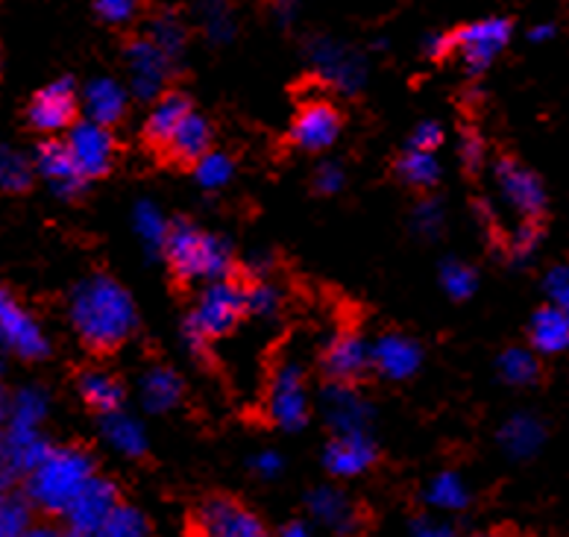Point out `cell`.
<instances>
[{"label":"cell","instance_id":"6da1fadb","mask_svg":"<svg viewBox=\"0 0 569 537\" xmlns=\"http://www.w3.org/2000/svg\"><path fill=\"white\" fill-rule=\"evenodd\" d=\"M73 332L80 335L82 344L94 350H112L136 332L139 311L136 302L112 277H89L71 291L68 302Z\"/></svg>","mask_w":569,"mask_h":537},{"label":"cell","instance_id":"7a4b0ae2","mask_svg":"<svg viewBox=\"0 0 569 537\" xmlns=\"http://www.w3.org/2000/svg\"><path fill=\"white\" fill-rule=\"evenodd\" d=\"M94 458L80 447H50L24 476L27 503L50 517H66L68 505L94 476Z\"/></svg>","mask_w":569,"mask_h":537},{"label":"cell","instance_id":"3957f363","mask_svg":"<svg viewBox=\"0 0 569 537\" xmlns=\"http://www.w3.org/2000/svg\"><path fill=\"white\" fill-rule=\"evenodd\" d=\"M44 417H48V394L41 388H21L7 406V431L0 440V467L16 479L27 476L48 456L53 447L44 438Z\"/></svg>","mask_w":569,"mask_h":537},{"label":"cell","instance_id":"277c9868","mask_svg":"<svg viewBox=\"0 0 569 537\" xmlns=\"http://www.w3.org/2000/svg\"><path fill=\"white\" fill-rule=\"evenodd\" d=\"M162 256L171 261L173 274L188 282L227 279L229 268H232V247L223 238L194 227L191 220L171 223V236H168Z\"/></svg>","mask_w":569,"mask_h":537},{"label":"cell","instance_id":"5b68a950","mask_svg":"<svg viewBox=\"0 0 569 537\" xmlns=\"http://www.w3.org/2000/svg\"><path fill=\"white\" fill-rule=\"evenodd\" d=\"M247 315V288L229 282V279H214L206 282V288L197 297L194 309L186 320V344L191 352H203L206 344L236 329V324Z\"/></svg>","mask_w":569,"mask_h":537},{"label":"cell","instance_id":"8992f818","mask_svg":"<svg viewBox=\"0 0 569 537\" xmlns=\"http://www.w3.org/2000/svg\"><path fill=\"white\" fill-rule=\"evenodd\" d=\"M268 415L284 431H297L309 424V388L297 361H282L270 376Z\"/></svg>","mask_w":569,"mask_h":537},{"label":"cell","instance_id":"52a82bcc","mask_svg":"<svg viewBox=\"0 0 569 537\" xmlns=\"http://www.w3.org/2000/svg\"><path fill=\"white\" fill-rule=\"evenodd\" d=\"M306 57L311 68L323 77L329 86H335L343 95H356L367 80L365 59L356 50L347 48L343 41H335L329 36H318L306 44Z\"/></svg>","mask_w":569,"mask_h":537},{"label":"cell","instance_id":"ba28073f","mask_svg":"<svg viewBox=\"0 0 569 537\" xmlns=\"http://www.w3.org/2000/svg\"><path fill=\"white\" fill-rule=\"evenodd\" d=\"M0 344L24 361H39L50 350L39 320L16 300V294L7 286H0Z\"/></svg>","mask_w":569,"mask_h":537},{"label":"cell","instance_id":"9c48e42d","mask_svg":"<svg viewBox=\"0 0 569 537\" xmlns=\"http://www.w3.org/2000/svg\"><path fill=\"white\" fill-rule=\"evenodd\" d=\"M123 62H127V71H130L132 98L144 100V103H153V100L162 98L168 77H171L173 59L150 36L130 41L127 50H123Z\"/></svg>","mask_w":569,"mask_h":537},{"label":"cell","instance_id":"30bf717a","mask_svg":"<svg viewBox=\"0 0 569 537\" xmlns=\"http://www.w3.org/2000/svg\"><path fill=\"white\" fill-rule=\"evenodd\" d=\"M513 27L508 18H481L472 24L461 27L452 36V50H458L463 68L470 73H481L490 62L508 48Z\"/></svg>","mask_w":569,"mask_h":537},{"label":"cell","instance_id":"8fae6325","mask_svg":"<svg viewBox=\"0 0 569 537\" xmlns=\"http://www.w3.org/2000/svg\"><path fill=\"white\" fill-rule=\"evenodd\" d=\"M77 103H80V95H77V86L73 80L62 77V80L48 82L44 89H39L27 107V118H30V127L44 136H57L62 130H71L73 115H77Z\"/></svg>","mask_w":569,"mask_h":537},{"label":"cell","instance_id":"7c38bea8","mask_svg":"<svg viewBox=\"0 0 569 537\" xmlns=\"http://www.w3.org/2000/svg\"><path fill=\"white\" fill-rule=\"evenodd\" d=\"M66 145L86 179L103 177V173H109V168H112L114 139L112 132H109V127H103V123L91 121V118L71 123V130H68L66 136Z\"/></svg>","mask_w":569,"mask_h":537},{"label":"cell","instance_id":"4fadbf2b","mask_svg":"<svg viewBox=\"0 0 569 537\" xmlns=\"http://www.w3.org/2000/svg\"><path fill=\"white\" fill-rule=\"evenodd\" d=\"M197 535L200 537H270L264 523L236 499L214 497L203 503L197 514Z\"/></svg>","mask_w":569,"mask_h":537},{"label":"cell","instance_id":"5bb4252c","mask_svg":"<svg viewBox=\"0 0 569 537\" xmlns=\"http://www.w3.org/2000/svg\"><path fill=\"white\" fill-rule=\"evenodd\" d=\"M493 179H497V188L505 203L526 220L537 218L546 209L543 182H540L535 171H529L517 159H508V156L499 159L497 168H493Z\"/></svg>","mask_w":569,"mask_h":537},{"label":"cell","instance_id":"9a60e30c","mask_svg":"<svg viewBox=\"0 0 569 537\" xmlns=\"http://www.w3.org/2000/svg\"><path fill=\"white\" fill-rule=\"evenodd\" d=\"M121 505L118 497V488H114L112 479H103V476H91L89 485L73 497V503L68 505L66 523L71 531H82V535H98L100 526L112 517V511Z\"/></svg>","mask_w":569,"mask_h":537},{"label":"cell","instance_id":"2e32d148","mask_svg":"<svg viewBox=\"0 0 569 537\" xmlns=\"http://www.w3.org/2000/svg\"><path fill=\"white\" fill-rule=\"evenodd\" d=\"M320 415L335 435L370 431L373 406L352 388V382H332L320 394Z\"/></svg>","mask_w":569,"mask_h":537},{"label":"cell","instance_id":"e0dca14e","mask_svg":"<svg viewBox=\"0 0 569 537\" xmlns=\"http://www.w3.org/2000/svg\"><path fill=\"white\" fill-rule=\"evenodd\" d=\"M338 136H341V115L323 100L302 107L293 118L291 141L306 153H323L338 141Z\"/></svg>","mask_w":569,"mask_h":537},{"label":"cell","instance_id":"ac0fdd59","mask_svg":"<svg viewBox=\"0 0 569 537\" xmlns=\"http://www.w3.org/2000/svg\"><path fill=\"white\" fill-rule=\"evenodd\" d=\"M36 171L39 177L53 188V195L59 197H77L82 195V188L89 179L82 177L77 162H73L71 150H68L66 141L48 139L41 141L39 150H36Z\"/></svg>","mask_w":569,"mask_h":537},{"label":"cell","instance_id":"d6986e66","mask_svg":"<svg viewBox=\"0 0 569 537\" xmlns=\"http://www.w3.org/2000/svg\"><path fill=\"white\" fill-rule=\"evenodd\" d=\"M326 470L335 479H356L376 465V444L370 431H350V435H335L323 453Z\"/></svg>","mask_w":569,"mask_h":537},{"label":"cell","instance_id":"ffe728a7","mask_svg":"<svg viewBox=\"0 0 569 537\" xmlns=\"http://www.w3.org/2000/svg\"><path fill=\"white\" fill-rule=\"evenodd\" d=\"M420 365H423V350L406 335H382L379 341L370 344V367L385 379L393 382L411 379Z\"/></svg>","mask_w":569,"mask_h":537},{"label":"cell","instance_id":"44dd1931","mask_svg":"<svg viewBox=\"0 0 569 537\" xmlns=\"http://www.w3.org/2000/svg\"><path fill=\"white\" fill-rule=\"evenodd\" d=\"M306 508H309L311 520L320 523L323 529L335 531V535H352L361 526L358 505L343 490L332 488V485L311 490L309 497H306Z\"/></svg>","mask_w":569,"mask_h":537},{"label":"cell","instance_id":"7402d4cb","mask_svg":"<svg viewBox=\"0 0 569 537\" xmlns=\"http://www.w3.org/2000/svg\"><path fill=\"white\" fill-rule=\"evenodd\" d=\"M323 370L335 382H356L358 376L370 370V344L361 335H338L323 350Z\"/></svg>","mask_w":569,"mask_h":537},{"label":"cell","instance_id":"603a6c76","mask_svg":"<svg viewBox=\"0 0 569 537\" xmlns=\"http://www.w3.org/2000/svg\"><path fill=\"white\" fill-rule=\"evenodd\" d=\"M82 109H86V118H91V121L112 127L127 112V89L112 77L91 80L82 91Z\"/></svg>","mask_w":569,"mask_h":537},{"label":"cell","instance_id":"cb8c5ba5","mask_svg":"<svg viewBox=\"0 0 569 537\" xmlns=\"http://www.w3.org/2000/svg\"><path fill=\"white\" fill-rule=\"evenodd\" d=\"M531 347L537 352L555 356V352L569 350V311L561 306H543L535 311V318L529 324Z\"/></svg>","mask_w":569,"mask_h":537},{"label":"cell","instance_id":"d4e9b609","mask_svg":"<svg viewBox=\"0 0 569 537\" xmlns=\"http://www.w3.org/2000/svg\"><path fill=\"white\" fill-rule=\"evenodd\" d=\"M100 435H103V440H107L118 456L141 458L147 453L144 426L132 415L121 411V408L109 411V415H100Z\"/></svg>","mask_w":569,"mask_h":537},{"label":"cell","instance_id":"484cf974","mask_svg":"<svg viewBox=\"0 0 569 537\" xmlns=\"http://www.w3.org/2000/svg\"><path fill=\"white\" fill-rule=\"evenodd\" d=\"M141 406L150 415H164L173 411L182 399V379L173 374L171 367H150L139 382Z\"/></svg>","mask_w":569,"mask_h":537},{"label":"cell","instance_id":"4316f807","mask_svg":"<svg viewBox=\"0 0 569 537\" xmlns=\"http://www.w3.org/2000/svg\"><path fill=\"white\" fill-rule=\"evenodd\" d=\"M191 112V103H188L186 95H179V91H164L162 98L153 100V109L147 115L144 121V136L147 141H153V145H168L171 136L177 132V127L186 121V115Z\"/></svg>","mask_w":569,"mask_h":537},{"label":"cell","instance_id":"83f0119b","mask_svg":"<svg viewBox=\"0 0 569 537\" xmlns=\"http://www.w3.org/2000/svg\"><path fill=\"white\" fill-rule=\"evenodd\" d=\"M164 147L171 150V156L179 159V162H197L200 156L212 150V127H209L203 115L188 112L186 121L179 123L177 132H173L171 141Z\"/></svg>","mask_w":569,"mask_h":537},{"label":"cell","instance_id":"f1b7e54d","mask_svg":"<svg viewBox=\"0 0 569 537\" xmlns=\"http://www.w3.org/2000/svg\"><path fill=\"white\" fill-rule=\"evenodd\" d=\"M543 444V426L531 415L508 417L499 429V447L511 458H529Z\"/></svg>","mask_w":569,"mask_h":537},{"label":"cell","instance_id":"f546056e","mask_svg":"<svg viewBox=\"0 0 569 537\" xmlns=\"http://www.w3.org/2000/svg\"><path fill=\"white\" fill-rule=\"evenodd\" d=\"M132 229H136L141 247H144L150 256L164 252L168 236H171V223H168V218H164L159 206L150 203V200H139L136 209H132Z\"/></svg>","mask_w":569,"mask_h":537},{"label":"cell","instance_id":"4dcf8cb0","mask_svg":"<svg viewBox=\"0 0 569 537\" xmlns=\"http://www.w3.org/2000/svg\"><path fill=\"white\" fill-rule=\"evenodd\" d=\"M77 385H80V397L86 399V406L100 411V415H109V411L121 408L123 388L107 370H86V374H80Z\"/></svg>","mask_w":569,"mask_h":537},{"label":"cell","instance_id":"1f68e13d","mask_svg":"<svg viewBox=\"0 0 569 537\" xmlns=\"http://www.w3.org/2000/svg\"><path fill=\"white\" fill-rule=\"evenodd\" d=\"M426 503L431 508H438V511H461L470 505V488H467V481L452 470L438 473L435 479L429 481V488H426Z\"/></svg>","mask_w":569,"mask_h":537},{"label":"cell","instance_id":"d6a6232c","mask_svg":"<svg viewBox=\"0 0 569 537\" xmlns=\"http://www.w3.org/2000/svg\"><path fill=\"white\" fill-rule=\"evenodd\" d=\"M197 16L203 24L206 39L212 44H227L236 36V18H232V7L229 0H194Z\"/></svg>","mask_w":569,"mask_h":537},{"label":"cell","instance_id":"836d02e7","mask_svg":"<svg viewBox=\"0 0 569 537\" xmlns=\"http://www.w3.org/2000/svg\"><path fill=\"white\" fill-rule=\"evenodd\" d=\"M397 173L402 177V182H408V186L431 188L440 179L438 156L429 153V150H415V147H408V153L397 162Z\"/></svg>","mask_w":569,"mask_h":537},{"label":"cell","instance_id":"e575fe53","mask_svg":"<svg viewBox=\"0 0 569 537\" xmlns=\"http://www.w3.org/2000/svg\"><path fill=\"white\" fill-rule=\"evenodd\" d=\"M150 39L159 44V48L168 53V57L177 62L182 53H186V41H188V33H186V24L179 21V16H173V12H159V16L150 18Z\"/></svg>","mask_w":569,"mask_h":537},{"label":"cell","instance_id":"d590c367","mask_svg":"<svg viewBox=\"0 0 569 537\" xmlns=\"http://www.w3.org/2000/svg\"><path fill=\"white\" fill-rule=\"evenodd\" d=\"M33 182V168L27 162L24 153H18L16 147L0 145V191H24Z\"/></svg>","mask_w":569,"mask_h":537},{"label":"cell","instance_id":"8d00e7d4","mask_svg":"<svg viewBox=\"0 0 569 537\" xmlns=\"http://www.w3.org/2000/svg\"><path fill=\"white\" fill-rule=\"evenodd\" d=\"M232 173H236V165L227 153H218V150H209L206 156H200L194 162V179L197 186L206 188V191H218V188H227L232 182Z\"/></svg>","mask_w":569,"mask_h":537},{"label":"cell","instance_id":"74e56055","mask_svg":"<svg viewBox=\"0 0 569 537\" xmlns=\"http://www.w3.org/2000/svg\"><path fill=\"white\" fill-rule=\"evenodd\" d=\"M499 376H502L508 385H535L537 376H540V367H537V358L522 347H511L499 356Z\"/></svg>","mask_w":569,"mask_h":537},{"label":"cell","instance_id":"f35d334b","mask_svg":"<svg viewBox=\"0 0 569 537\" xmlns=\"http://www.w3.org/2000/svg\"><path fill=\"white\" fill-rule=\"evenodd\" d=\"M33 505L27 497H3L0 499V537H24L33 529Z\"/></svg>","mask_w":569,"mask_h":537},{"label":"cell","instance_id":"ab89813d","mask_svg":"<svg viewBox=\"0 0 569 537\" xmlns=\"http://www.w3.org/2000/svg\"><path fill=\"white\" fill-rule=\"evenodd\" d=\"M94 537H150L144 514L132 505H118Z\"/></svg>","mask_w":569,"mask_h":537},{"label":"cell","instance_id":"60d3db41","mask_svg":"<svg viewBox=\"0 0 569 537\" xmlns=\"http://www.w3.org/2000/svg\"><path fill=\"white\" fill-rule=\"evenodd\" d=\"M440 286L447 291V297L452 300H467L476 294L479 288V277H476V270L470 265H463V261H447L443 268H440Z\"/></svg>","mask_w":569,"mask_h":537},{"label":"cell","instance_id":"b9f144b4","mask_svg":"<svg viewBox=\"0 0 569 537\" xmlns=\"http://www.w3.org/2000/svg\"><path fill=\"white\" fill-rule=\"evenodd\" d=\"M282 302V294L268 282H256L247 288V315L252 318H273Z\"/></svg>","mask_w":569,"mask_h":537},{"label":"cell","instance_id":"7bdbcfd3","mask_svg":"<svg viewBox=\"0 0 569 537\" xmlns=\"http://www.w3.org/2000/svg\"><path fill=\"white\" fill-rule=\"evenodd\" d=\"M411 227H415L417 236L435 238L443 227V203L429 197V200H420L415 206V215H411Z\"/></svg>","mask_w":569,"mask_h":537},{"label":"cell","instance_id":"ee69618b","mask_svg":"<svg viewBox=\"0 0 569 537\" xmlns=\"http://www.w3.org/2000/svg\"><path fill=\"white\" fill-rule=\"evenodd\" d=\"M94 12L107 24H127L139 12V0H94Z\"/></svg>","mask_w":569,"mask_h":537},{"label":"cell","instance_id":"f6af8a7d","mask_svg":"<svg viewBox=\"0 0 569 537\" xmlns=\"http://www.w3.org/2000/svg\"><path fill=\"white\" fill-rule=\"evenodd\" d=\"M537 245H540V229L526 220L522 227L513 229L511 241H508V250H511V256L517 261H526V259H531V252L537 250Z\"/></svg>","mask_w":569,"mask_h":537},{"label":"cell","instance_id":"bcb514c9","mask_svg":"<svg viewBox=\"0 0 569 537\" xmlns=\"http://www.w3.org/2000/svg\"><path fill=\"white\" fill-rule=\"evenodd\" d=\"M440 145H443V127L435 121L417 123L415 132H411V139H408V147H415V150H429V153H438Z\"/></svg>","mask_w":569,"mask_h":537},{"label":"cell","instance_id":"7dc6e473","mask_svg":"<svg viewBox=\"0 0 569 537\" xmlns=\"http://www.w3.org/2000/svg\"><path fill=\"white\" fill-rule=\"evenodd\" d=\"M546 294H549V302L552 306H561L569 311V265L549 270L546 277Z\"/></svg>","mask_w":569,"mask_h":537},{"label":"cell","instance_id":"c3c4849f","mask_svg":"<svg viewBox=\"0 0 569 537\" xmlns=\"http://www.w3.org/2000/svg\"><path fill=\"white\" fill-rule=\"evenodd\" d=\"M315 188L320 195H335L343 188V165L341 162H320L315 171Z\"/></svg>","mask_w":569,"mask_h":537},{"label":"cell","instance_id":"681fc988","mask_svg":"<svg viewBox=\"0 0 569 537\" xmlns=\"http://www.w3.org/2000/svg\"><path fill=\"white\" fill-rule=\"evenodd\" d=\"M284 461L279 456L277 449H261L256 456L250 458V470L259 476V479H277L279 473H282Z\"/></svg>","mask_w":569,"mask_h":537},{"label":"cell","instance_id":"f907efd6","mask_svg":"<svg viewBox=\"0 0 569 537\" xmlns=\"http://www.w3.org/2000/svg\"><path fill=\"white\" fill-rule=\"evenodd\" d=\"M449 50H452V36H443V33H431L423 39V53L431 59H440L447 57Z\"/></svg>","mask_w":569,"mask_h":537},{"label":"cell","instance_id":"816d5d0a","mask_svg":"<svg viewBox=\"0 0 569 537\" xmlns=\"http://www.w3.org/2000/svg\"><path fill=\"white\" fill-rule=\"evenodd\" d=\"M411 537H456L449 526L443 523H435V520H417L411 526Z\"/></svg>","mask_w":569,"mask_h":537},{"label":"cell","instance_id":"f5cc1de1","mask_svg":"<svg viewBox=\"0 0 569 537\" xmlns=\"http://www.w3.org/2000/svg\"><path fill=\"white\" fill-rule=\"evenodd\" d=\"M461 156H463V162L470 165L472 171H476V168L481 165V159H485V147H481L479 139L467 136V139H463V147H461Z\"/></svg>","mask_w":569,"mask_h":537},{"label":"cell","instance_id":"db71d44e","mask_svg":"<svg viewBox=\"0 0 569 537\" xmlns=\"http://www.w3.org/2000/svg\"><path fill=\"white\" fill-rule=\"evenodd\" d=\"M302 0H277V16L282 24H288L293 16H297V9H300Z\"/></svg>","mask_w":569,"mask_h":537},{"label":"cell","instance_id":"11a10c76","mask_svg":"<svg viewBox=\"0 0 569 537\" xmlns=\"http://www.w3.org/2000/svg\"><path fill=\"white\" fill-rule=\"evenodd\" d=\"M555 36V27L552 24H535L529 30V39L535 41V44H543V41H549Z\"/></svg>","mask_w":569,"mask_h":537},{"label":"cell","instance_id":"9f6ffc18","mask_svg":"<svg viewBox=\"0 0 569 537\" xmlns=\"http://www.w3.org/2000/svg\"><path fill=\"white\" fill-rule=\"evenodd\" d=\"M279 537H315L309 531V526H302V523H291V526H284L282 535Z\"/></svg>","mask_w":569,"mask_h":537},{"label":"cell","instance_id":"6f0895ef","mask_svg":"<svg viewBox=\"0 0 569 537\" xmlns=\"http://www.w3.org/2000/svg\"><path fill=\"white\" fill-rule=\"evenodd\" d=\"M24 537H57V531L48 529V526H33V529L27 531Z\"/></svg>","mask_w":569,"mask_h":537},{"label":"cell","instance_id":"680465c9","mask_svg":"<svg viewBox=\"0 0 569 537\" xmlns=\"http://www.w3.org/2000/svg\"><path fill=\"white\" fill-rule=\"evenodd\" d=\"M9 481H12V476H9L3 467H0V499L7 497V490H9Z\"/></svg>","mask_w":569,"mask_h":537},{"label":"cell","instance_id":"91938a15","mask_svg":"<svg viewBox=\"0 0 569 537\" xmlns=\"http://www.w3.org/2000/svg\"><path fill=\"white\" fill-rule=\"evenodd\" d=\"M7 406L9 402H3V397H0V440H3V431H7Z\"/></svg>","mask_w":569,"mask_h":537},{"label":"cell","instance_id":"94428289","mask_svg":"<svg viewBox=\"0 0 569 537\" xmlns=\"http://www.w3.org/2000/svg\"><path fill=\"white\" fill-rule=\"evenodd\" d=\"M57 537H94V535H82V531H71V529H68L66 535H57Z\"/></svg>","mask_w":569,"mask_h":537},{"label":"cell","instance_id":"6125c7cd","mask_svg":"<svg viewBox=\"0 0 569 537\" xmlns=\"http://www.w3.org/2000/svg\"><path fill=\"white\" fill-rule=\"evenodd\" d=\"M467 537H502V535H493V531H481V535H467Z\"/></svg>","mask_w":569,"mask_h":537},{"label":"cell","instance_id":"be15d7a7","mask_svg":"<svg viewBox=\"0 0 569 537\" xmlns=\"http://www.w3.org/2000/svg\"><path fill=\"white\" fill-rule=\"evenodd\" d=\"M0 376H3V361H0Z\"/></svg>","mask_w":569,"mask_h":537}]
</instances>
